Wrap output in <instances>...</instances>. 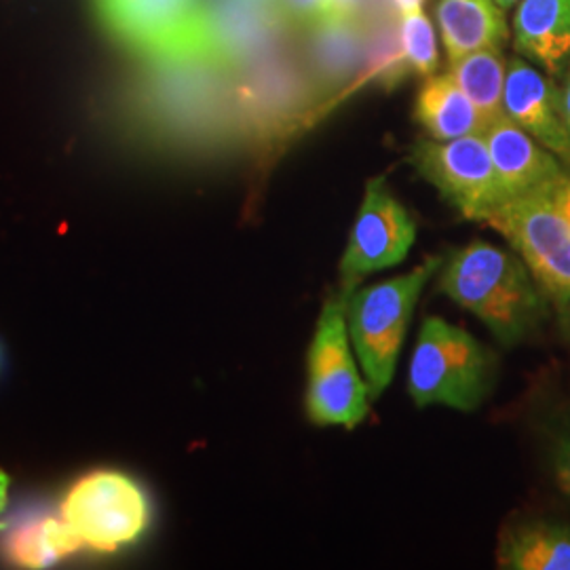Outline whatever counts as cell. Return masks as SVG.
Wrapping results in <instances>:
<instances>
[{
  "mask_svg": "<svg viewBox=\"0 0 570 570\" xmlns=\"http://www.w3.org/2000/svg\"><path fill=\"white\" fill-rule=\"evenodd\" d=\"M7 503H9V475L0 469V530L4 529Z\"/></svg>",
  "mask_w": 570,
  "mask_h": 570,
  "instance_id": "cell-28",
  "label": "cell"
},
{
  "mask_svg": "<svg viewBox=\"0 0 570 570\" xmlns=\"http://www.w3.org/2000/svg\"><path fill=\"white\" fill-rule=\"evenodd\" d=\"M258 2H266V4H277V7H279V0H258Z\"/></svg>",
  "mask_w": 570,
  "mask_h": 570,
  "instance_id": "cell-30",
  "label": "cell"
},
{
  "mask_svg": "<svg viewBox=\"0 0 570 570\" xmlns=\"http://www.w3.org/2000/svg\"><path fill=\"white\" fill-rule=\"evenodd\" d=\"M435 277L450 301L475 315L501 345L522 343L548 317L550 301L529 266L503 247L471 242L444 258Z\"/></svg>",
  "mask_w": 570,
  "mask_h": 570,
  "instance_id": "cell-1",
  "label": "cell"
},
{
  "mask_svg": "<svg viewBox=\"0 0 570 570\" xmlns=\"http://www.w3.org/2000/svg\"><path fill=\"white\" fill-rule=\"evenodd\" d=\"M348 294L341 289L327 301L308 346L306 416L317 428L355 429L370 412L372 395L346 327Z\"/></svg>",
  "mask_w": 570,
  "mask_h": 570,
  "instance_id": "cell-4",
  "label": "cell"
},
{
  "mask_svg": "<svg viewBox=\"0 0 570 570\" xmlns=\"http://www.w3.org/2000/svg\"><path fill=\"white\" fill-rule=\"evenodd\" d=\"M550 468L556 487L570 499V423L553 433L550 446Z\"/></svg>",
  "mask_w": 570,
  "mask_h": 570,
  "instance_id": "cell-21",
  "label": "cell"
},
{
  "mask_svg": "<svg viewBox=\"0 0 570 570\" xmlns=\"http://www.w3.org/2000/svg\"><path fill=\"white\" fill-rule=\"evenodd\" d=\"M279 7L296 28H305L327 16V0H279Z\"/></svg>",
  "mask_w": 570,
  "mask_h": 570,
  "instance_id": "cell-22",
  "label": "cell"
},
{
  "mask_svg": "<svg viewBox=\"0 0 570 570\" xmlns=\"http://www.w3.org/2000/svg\"><path fill=\"white\" fill-rule=\"evenodd\" d=\"M296 26L282 7L258 0H205V58L226 72L275 51Z\"/></svg>",
  "mask_w": 570,
  "mask_h": 570,
  "instance_id": "cell-10",
  "label": "cell"
},
{
  "mask_svg": "<svg viewBox=\"0 0 570 570\" xmlns=\"http://www.w3.org/2000/svg\"><path fill=\"white\" fill-rule=\"evenodd\" d=\"M414 242L416 225L406 207L385 178H372L341 261V289L353 292L367 275L400 265Z\"/></svg>",
  "mask_w": 570,
  "mask_h": 570,
  "instance_id": "cell-9",
  "label": "cell"
},
{
  "mask_svg": "<svg viewBox=\"0 0 570 570\" xmlns=\"http://www.w3.org/2000/svg\"><path fill=\"white\" fill-rule=\"evenodd\" d=\"M106 26L159 61L205 58V0H96Z\"/></svg>",
  "mask_w": 570,
  "mask_h": 570,
  "instance_id": "cell-7",
  "label": "cell"
},
{
  "mask_svg": "<svg viewBox=\"0 0 570 570\" xmlns=\"http://www.w3.org/2000/svg\"><path fill=\"white\" fill-rule=\"evenodd\" d=\"M553 184L499 205L484 225L508 239L556 306L570 298V226L551 197Z\"/></svg>",
  "mask_w": 570,
  "mask_h": 570,
  "instance_id": "cell-6",
  "label": "cell"
},
{
  "mask_svg": "<svg viewBox=\"0 0 570 570\" xmlns=\"http://www.w3.org/2000/svg\"><path fill=\"white\" fill-rule=\"evenodd\" d=\"M558 311V324H560V332L564 334V338L570 343V298H567L564 303L556 305Z\"/></svg>",
  "mask_w": 570,
  "mask_h": 570,
  "instance_id": "cell-27",
  "label": "cell"
},
{
  "mask_svg": "<svg viewBox=\"0 0 570 570\" xmlns=\"http://www.w3.org/2000/svg\"><path fill=\"white\" fill-rule=\"evenodd\" d=\"M81 550L61 515H30L9 532L2 553L21 569H47Z\"/></svg>",
  "mask_w": 570,
  "mask_h": 570,
  "instance_id": "cell-18",
  "label": "cell"
},
{
  "mask_svg": "<svg viewBox=\"0 0 570 570\" xmlns=\"http://www.w3.org/2000/svg\"><path fill=\"white\" fill-rule=\"evenodd\" d=\"M435 18L449 61L482 49L503 51L510 42L505 11L497 0H435Z\"/></svg>",
  "mask_w": 570,
  "mask_h": 570,
  "instance_id": "cell-15",
  "label": "cell"
},
{
  "mask_svg": "<svg viewBox=\"0 0 570 570\" xmlns=\"http://www.w3.org/2000/svg\"><path fill=\"white\" fill-rule=\"evenodd\" d=\"M497 4H499L503 11H510V9L520 4V0H497Z\"/></svg>",
  "mask_w": 570,
  "mask_h": 570,
  "instance_id": "cell-29",
  "label": "cell"
},
{
  "mask_svg": "<svg viewBox=\"0 0 570 570\" xmlns=\"http://www.w3.org/2000/svg\"><path fill=\"white\" fill-rule=\"evenodd\" d=\"M414 121L425 129L431 140L440 142L487 131L480 110L450 72H435L421 85L414 104Z\"/></svg>",
  "mask_w": 570,
  "mask_h": 570,
  "instance_id": "cell-16",
  "label": "cell"
},
{
  "mask_svg": "<svg viewBox=\"0 0 570 570\" xmlns=\"http://www.w3.org/2000/svg\"><path fill=\"white\" fill-rule=\"evenodd\" d=\"M60 515L81 550L115 553L142 539L153 508L138 480L117 469H96L68 489Z\"/></svg>",
  "mask_w": 570,
  "mask_h": 570,
  "instance_id": "cell-5",
  "label": "cell"
},
{
  "mask_svg": "<svg viewBox=\"0 0 570 570\" xmlns=\"http://www.w3.org/2000/svg\"><path fill=\"white\" fill-rule=\"evenodd\" d=\"M400 37L410 72L428 79L438 72V42L435 30L421 9H410L400 13Z\"/></svg>",
  "mask_w": 570,
  "mask_h": 570,
  "instance_id": "cell-20",
  "label": "cell"
},
{
  "mask_svg": "<svg viewBox=\"0 0 570 570\" xmlns=\"http://www.w3.org/2000/svg\"><path fill=\"white\" fill-rule=\"evenodd\" d=\"M484 140L489 144L501 204L570 176L564 161L537 142L510 117L492 122L484 131Z\"/></svg>",
  "mask_w": 570,
  "mask_h": 570,
  "instance_id": "cell-12",
  "label": "cell"
},
{
  "mask_svg": "<svg viewBox=\"0 0 570 570\" xmlns=\"http://www.w3.org/2000/svg\"><path fill=\"white\" fill-rule=\"evenodd\" d=\"M560 79H562L560 85H558V89H560V106H562V115H564V121H567L570 129V61L567 63V68L562 70Z\"/></svg>",
  "mask_w": 570,
  "mask_h": 570,
  "instance_id": "cell-26",
  "label": "cell"
},
{
  "mask_svg": "<svg viewBox=\"0 0 570 570\" xmlns=\"http://www.w3.org/2000/svg\"><path fill=\"white\" fill-rule=\"evenodd\" d=\"M503 106L511 121L570 165V129L562 115L558 82L529 60L513 58L508 63Z\"/></svg>",
  "mask_w": 570,
  "mask_h": 570,
  "instance_id": "cell-11",
  "label": "cell"
},
{
  "mask_svg": "<svg viewBox=\"0 0 570 570\" xmlns=\"http://www.w3.org/2000/svg\"><path fill=\"white\" fill-rule=\"evenodd\" d=\"M421 7H423V0H372V11L393 9V11H397V16L404 13V11H410V9H421Z\"/></svg>",
  "mask_w": 570,
  "mask_h": 570,
  "instance_id": "cell-25",
  "label": "cell"
},
{
  "mask_svg": "<svg viewBox=\"0 0 570 570\" xmlns=\"http://www.w3.org/2000/svg\"><path fill=\"white\" fill-rule=\"evenodd\" d=\"M442 263L444 256H429L406 275L355 287L348 294L346 327L374 400L387 391L395 376L412 313Z\"/></svg>",
  "mask_w": 570,
  "mask_h": 570,
  "instance_id": "cell-2",
  "label": "cell"
},
{
  "mask_svg": "<svg viewBox=\"0 0 570 570\" xmlns=\"http://www.w3.org/2000/svg\"><path fill=\"white\" fill-rule=\"evenodd\" d=\"M497 562L510 570H570V524L534 518L501 534Z\"/></svg>",
  "mask_w": 570,
  "mask_h": 570,
  "instance_id": "cell-17",
  "label": "cell"
},
{
  "mask_svg": "<svg viewBox=\"0 0 570 570\" xmlns=\"http://www.w3.org/2000/svg\"><path fill=\"white\" fill-rule=\"evenodd\" d=\"M492 353L465 327L431 315L419 332L410 360L407 391L419 407L471 412L492 385Z\"/></svg>",
  "mask_w": 570,
  "mask_h": 570,
  "instance_id": "cell-3",
  "label": "cell"
},
{
  "mask_svg": "<svg viewBox=\"0 0 570 570\" xmlns=\"http://www.w3.org/2000/svg\"><path fill=\"white\" fill-rule=\"evenodd\" d=\"M551 197H553L558 209L562 212V216L567 218L570 226V176L560 178L558 183L551 186Z\"/></svg>",
  "mask_w": 570,
  "mask_h": 570,
  "instance_id": "cell-24",
  "label": "cell"
},
{
  "mask_svg": "<svg viewBox=\"0 0 570 570\" xmlns=\"http://www.w3.org/2000/svg\"><path fill=\"white\" fill-rule=\"evenodd\" d=\"M450 75L480 110L487 129L492 122L508 117L503 106L508 61L501 49H482L463 56L461 60L450 61Z\"/></svg>",
  "mask_w": 570,
  "mask_h": 570,
  "instance_id": "cell-19",
  "label": "cell"
},
{
  "mask_svg": "<svg viewBox=\"0 0 570 570\" xmlns=\"http://www.w3.org/2000/svg\"><path fill=\"white\" fill-rule=\"evenodd\" d=\"M513 49L550 77H560L570 61V0H520Z\"/></svg>",
  "mask_w": 570,
  "mask_h": 570,
  "instance_id": "cell-14",
  "label": "cell"
},
{
  "mask_svg": "<svg viewBox=\"0 0 570 570\" xmlns=\"http://www.w3.org/2000/svg\"><path fill=\"white\" fill-rule=\"evenodd\" d=\"M410 164L463 218L484 223L501 205L494 165L484 134L456 140H419L410 148Z\"/></svg>",
  "mask_w": 570,
  "mask_h": 570,
  "instance_id": "cell-8",
  "label": "cell"
},
{
  "mask_svg": "<svg viewBox=\"0 0 570 570\" xmlns=\"http://www.w3.org/2000/svg\"><path fill=\"white\" fill-rule=\"evenodd\" d=\"M372 0H327L326 18L338 20H367Z\"/></svg>",
  "mask_w": 570,
  "mask_h": 570,
  "instance_id": "cell-23",
  "label": "cell"
},
{
  "mask_svg": "<svg viewBox=\"0 0 570 570\" xmlns=\"http://www.w3.org/2000/svg\"><path fill=\"white\" fill-rule=\"evenodd\" d=\"M303 30L301 56L322 100L353 81L367 63V21L324 20Z\"/></svg>",
  "mask_w": 570,
  "mask_h": 570,
  "instance_id": "cell-13",
  "label": "cell"
}]
</instances>
